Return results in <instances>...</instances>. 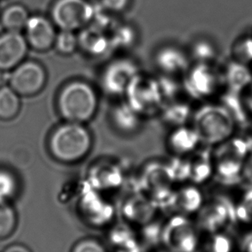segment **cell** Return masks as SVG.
<instances>
[{
    "instance_id": "cell-1",
    "label": "cell",
    "mask_w": 252,
    "mask_h": 252,
    "mask_svg": "<svg viewBox=\"0 0 252 252\" xmlns=\"http://www.w3.org/2000/svg\"><path fill=\"white\" fill-rule=\"evenodd\" d=\"M191 125L200 135L202 145L216 147L236 134L238 124L220 102H205L194 110Z\"/></svg>"
},
{
    "instance_id": "cell-2",
    "label": "cell",
    "mask_w": 252,
    "mask_h": 252,
    "mask_svg": "<svg viewBox=\"0 0 252 252\" xmlns=\"http://www.w3.org/2000/svg\"><path fill=\"white\" fill-rule=\"evenodd\" d=\"M98 105L96 90L90 83L81 80L64 85L57 97L60 115L68 122H88L94 117Z\"/></svg>"
},
{
    "instance_id": "cell-3",
    "label": "cell",
    "mask_w": 252,
    "mask_h": 252,
    "mask_svg": "<svg viewBox=\"0 0 252 252\" xmlns=\"http://www.w3.org/2000/svg\"><path fill=\"white\" fill-rule=\"evenodd\" d=\"M93 139L88 128L81 123L60 125L49 139L50 154L57 161L73 163L81 161L91 150Z\"/></svg>"
},
{
    "instance_id": "cell-4",
    "label": "cell",
    "mask_w": 252,
    "mask_h": 252,
    "mask_svg": "<svg viewBox=\"0 0 252 252\" xmlns=\"http://www.w3.org/2000/svg\"><path fill=\"white\" fill-rule=\"evenodd\" d=\"M137 181L138 189L158 202L161 209L176 186L169 160L162 158H151L145 161Z\"/></svg>"
},
{
    "instance_id": "cell-5",
    "label": "cell",
    "mask_w": 252,
    "mask_h": 252,
    "mask_svg": "<svg viewBox=\"0 0 252 252\" xmlns=\"http://www.w3.org/2000/svg\"><path fill=\"white\" fill-rule=\"evenodd\" d=\"M126 100L144 119L159 115L165 103L158 76L139 72L125 94Z\"/></svg>"
},
{
    "instance_id": "cell-6",
    "label": "cell",
    "mask_w": 252,
    "mask_h": 252,
    "mask_svg": "<svg viewBox=\"0 0 252 252\" xmlns=\"http://www.w3.org/2000/svg\"><path fill=\"white\" fill-rule=\"evenodd\" d=\"M182 81L184 94L193 100L201 102L211 101L224 87L221 69L214 63H192Z\"/></svg>"
},
{
    "instance_id": "cell-7",
    "label": "cell",
    "mask_w": 252,
    "mask_h": 252,
    "mask_svg": "<svg viewBox=\"0 0 252 252\" xmlns=\"http://www.w3.org/2000/svg\"><path fill=\"white\" fill-rule=\"evenodd\" d=\"M202 234L193 218L168 214L162 226V246L173 252H198Z\"/></svg>"
},
{
    "instance_id": "cell-8",
    "label": "cell",
    "mask_w": 252,
    "mask_h": 252,
    "mask_svg": "<svg viewBox=\"0 0 252 252\" xmlns=\"http://www.w3.org/2000/svg\"><path fill=\"white\" fill-rule=\"evenodd\" d=\"M93 14L94 4L88 0H56L50 10L56 27L72 32L90 25Z\"/></svg>"
},
{
    "instance_id": "cell-9",
    "label": "cell",
    "mask_w": 252,
    "mask_h": 252,
    "mask_svg": "<svg viewBox=\"0 0 252 252\" xmlns=\"http://www.w3.org/2000/svg\"><path fill=\"white\" fill-rule=\"evenodd\" d=\"M193 220L201 234L227 230L232 224L231 200L222 196L207 199Z\"/></svg>"
},
{
    "instance_id": "cell-10",
    "label": "cell",
    "mask_w": 252,
    "mask_h": 252,
    "mask_svg": "<svg viewBox=\"0 0 252 252\" xmlns=\"http://www.w3.org/2000/svg\"><path fill=\"white\" fill-rule=\"evenodd\" d=\"M139 72L140 67L135 60L119 57L109 63L102 72V88L112 97L125 96L130 81Z\"/></svg>"
},
{
    "instance_id": "cell-11",
    "label": "cell",
    "mask_w": 252,
    "mask_h": 252,
    "mask_svg": "<svg viewBox=\"0 0 252 252\" xmlns=\"http://www.w3.org/2000/svg\"><path fill=\"white\" fill-rule=\"evenodd\" d=\"M47 81V73L41 63L24 61L11 70L9 86L20 96H34L42 91Z\"/></svg>"
},
{
    "instance_id": "cell-12",
    "label": "cell",
    "mask_w": 252,
    "mask_h": 252,
    "mask_svg": "<svg viewBox=\"0 0 252 252\" xmlns=\"http://www.w3.org/2000/svg\"><path fill=\"white\" fill-rule=\"evenodd\" d=\"M207 200L202 187L192 182L177 184L168 201L162 207V213L179 214L193 218Z\"/></svg>"
},
{
    "instance_id": "cell-13",
    "label": "cell",
    "mask_w": 252,
    "mask_h": 252,
    "mask_svg": "<svg viewBox=\"0 0 252 252\" xmlns=\"http://www.w3.org/2000/svg\"><path fill=\"white\" fill-rule=\"evenodd\" d=\"M122 212L126 223L135 229L163 215L160 205L140 190L126 199Z\"/></svg>"
},
{
    "instance_id": "cell-14",
    "label": "cell",
    "mask_w": 252,
    "mask_h": 252,
    "mask_svg": "<svg viewBox=\"0 0 252 252\" xmlns=\"http://www.w3.org/2000/svg\"><path fill=\"white\" fill-rule=\"evenodd\" d=\"M153 59L160 74L175 77H182L192 65L189 53L173 44H166L157 49Z\"/></svg>"
},
{
    "instance_id": "cell-15",
    "label": "cell",
    "mask_w": 252,
    "mask_h": 252,
    "mask_svg": "<svg viewBox=\"0 0 252 252\" xmlns=\"http://www.w3.org/2000/svg\"><path fill=\"white\" fill-rule=\"evenodd\" d=\"M165 146L171 157L189 158L202 146V142L196 129L189 124L170 129Z\"/></svg>"
},
{
    "instance_id": "cell-16",
    "label": "cell",
    "mask_w": 252,
    "mask_h": 252,
    "mask_svg": "<svg viewBox=\"0 0 252 252\" xmlns=\"http://www.w3.org/2000/svg\"><path fill=\"white\" fill-rule=\"evenodd\" d=\"M29 44L20 32L6 31L0 35V70L11 71L25 61Z\"/></svg>"
},
{
    "instance_id": "cell-17",
    "label": "cell",
    "mask_w": 252,
    "mask_h": 252,
    "mask_svg": "<svg viewBox=\"0 0 252 252\" xmlns=\"http://www.w3.org/2000/svg\"><path fill=\"white\" fill-rule=\"evenodd\" d=\"M25 38L29 46L37 51H47L54 47L56 25L52 20L42 15L30 16L25 28Z\"/></svg>"
},
{
    "instance_id": "cell-18",
    "label": "cell",
    "mask_w": 252,
    "mask_h": 252,
    "mask_svg": "<svg viewBox=\"0 0 252 252\" xmlns=\"http://www.w3.org/2000/svg\"><path fill=\"white\" fill-rule=\"evenodd\" d=\"M191 174L189 182L203 188L214 181V159L213 148L202 145L190 157Z\"/></svg>"
},
{
    "instance_id": "cell-19",
    "label": "cell",
    "mask_w": 252,
    "mask_h": 252,
    "mask_svg": "<svg viewBox=\"0 0 252 252\" xmlns=\"http://www.w3.org/2000/svg\"><path fill=\"white\" fill-rule=\"evenodd\" d=\"M144 119L126 100L118 103L111 112V120L116 130L126 136L137 134L142 129Z\"/></svg>"
},
{
    "instance_id": "cell-20",
    "label": "cell",
    "mask_w": 252,
    "mask_h": 252,
    "mask_svg": "<svg viewBox=\"0 0 252 252\" xmlns=\"http://www.w3.org/2000/svg\"><path fill=\"white\" fill-rule=\"evenodd\" d=\"M78 43L79 48L87 55L94 57L104 56L112 50L108 33L93 25L81 29L78 35Z\"/></svg>"
},
{
    "instance_id": "cell-21",
    "label": "cell",
    "mask_w": 252,
    "mask_h": 252,
    "mask_svg": "<svg viewBox=\"0 0 252 252\" xmlns=\"http://www.w3.org/2000/svg\"><path fill=\"white\" fill-rule=\"evenodd\" d=\"M214 180L224 187H235L241 184L244 161L228 156H214Z\"/></svg>"
},
{
    "instance_id": "cell-22",
    "label": "cell",
    "mask_w": 252,
    "mask_h": 252,
    "mask_svg": "<svg viewBox=\"0 0 252 252\" xmlns=\"http://www.w3.org/2000/svg\"><path fill=\"white\" fill-rule=\"evenodd\" d=\"M223 83L225 89L242 93L252 84V69L251 67L232 59L221 69Z\"/></svg>"
},
{
    "instance_id": "cell-23",
    "label": "cell",
    "mask_w": 252,
    "mask_h": 252,
    "mask_svg": "<svg viewBox=\"0 0 252 252\" xmlns=\"http://www.w3.org/2000/svg\"><path fill=\"white\" fill-rule=\"evenodd\" d=\"M194 110L182 98L165 103L158 117L170 129L191 124Z\"/></svg>"
},
{
    "instance_id": "cell-24",
    "label": "cell",
    "mask_w": 252,
    "mask_h": 252,
    "mask_svg": "<svg viewBox=\"0 0 252 252\" xmlns=\"http://www.w3.org/2000/svg\"><path fill=\"white\" fill-rule=\"evenodd\" d=\"M232 224L245 230L252 229V187L245 186L231 200Z\"/></svg>"
},
{
    "instance_id": "cell-25",
    "label": "cell",
    "mask_w": 252,
    "mask_h": 252,
    "mask_svg": "<svg viewBox=\"0 0 252 252\" xmlns=\"http://www.w3.org/2000/svg\"><path fill=\"white\" fill-rule=\"evenodd\" d=\"M200 252H238V239L227 230L202 234Z\"/></svg>"
},
{
    "instance_id": "cell-26",
    "label": "cell",
    "mask_w": 252,
    "mask_h": 252,
    "mask_svg": "<svg viewBox=\"0 0 252 252\" xmlns=\"http://www.w3.org/2000/svg\"><path fill=\"white\" fill-rule=\"evenodd\" d=\"M163 215L136 229L138 244L147 252H151L162 246Z\"/></svg>"
},
{
    "instance_id": "cell-27",
    "label": "cell",
    "mask_w": 252,
    "mask_h": 252,
    "mask_svg": "<svg viewBox=\"0 0 252 252\" xmlns=\"http://www.w3.org/2000/svg\"><path fill=\"white\" fill-rule=\"evenodd\" d=\"M252 152V137L237 136L236 134L231 138L224 142L223 144L213 148L214 157L228 156L231 158H237L241 161H245Z\"/></svg>"
},
{
    "instance_id": "cell-28",
    "label": "cell",
    "mask_w": 252,
    "mask_h": 252,
    "mask_svg": "<svg viewBox=\"0 0 252 252\" xmlns=\"http://www.w3.org/2000/svg\"><path fill=\"white\" fill-rule=\"evenodd\" d=\"M112 50H128L137 42V29L129 24H117L109 32Z\"/></svg>"
},
{
    "instance_id": "cell-29",
    "label": "cell",
    "mask_w": 252,
    "mask_h": 252,
    "mask_svg": "<svg viewBox=\"0 0 252 252\" xmlns=\"http://www.w3.org/2000/svg\"><path fill=\"white\" fill-rule=\"evenodd\" d=\"M30 14L22 4H14L5 8L0 16V22L6 31L18 32L25 30Z\"/></svg>"
},
{
    "instance_id": "cell-30",
    "label": "cell",
    "mask_w": 252,
    "mask_h": 252,
    "mask_svg": "<svg viewBox=\"0 0 252 252\" xmlns=\"http://www.w3.org/2000/svg\"><path fill=\"white\" fill-rule=\"evenodd\" d=\"M21 108L20 95L10 86L0 88V119L11 120L15 119Z\"/></svg>"
},
{
    "instance_id": "cell-31",
    "label": "cell",
    "mask_w": 252,
    "mask_h": 252,
    "mask_svg": "<svg viewBox=\"0 0 252 252\" xmlns=\"http://www.w3.org/2000/svg\"><path fill=\"white\" fill-rule=\"evenodd\" d=\"M189 54L193 63H214L218 49L211 40L199 38L192 43Z\"/></svg>"
},
{
    "instance_id": "cell-32",
    "label": "cell",
    "mask_w": 252,
    "mask_h": 252,
    "mask_svg": "<svg viewBox=\"0 0 252 252\" xmlns=\"http://www.w3.org/2000/svg\"><path fill=\"white\" fill-rule=\"evenodd\" d=\"M18 217L9 203H0V240L9 238L16 230Z\"/></svg>"
},
{
    "instance_id": "cell-33",
    "label": "cell",
    "mask_w": 252,
    "mask_h": 252,
    "mask_svg": "<svg viewBox=\"0 0 252 252\" xmlns=\"http://www.w3.org/2000/svg\"><path fill=\"white\" fill-rule=\"evenodd\" d=\"M55 49L61 55L68 56L76 51L79 48L78 35L74 32L61 30L59 33L56 34V41L54 44Z\"/></svg>"
},
{
    "instance_id": "cell-34",
    "label": "cell",
    "mask_w": 252,
    "mask_h": 252,
    "mask_svg": "<svg viewBox=\"0 0 252 252\" xmlns=\"http://www.w3.org/2000/svg\"><path fill=\"white\" fill-rule=\"evenodd\" d=\"M18 189V182L14 175L7 170L0 169V203H9Z\"/></svg>"
},
{
    "instance_id": "cell-35",
    "label": "cell",
    "mask_w": 252,
    "mask_h": 252,
    "mask_svg": "<svg viewBox=\"0 0 252 252\" xmlns=\"http://www.w3.org/2000/svg\"><path fill=\"white\" fill-rule=\"evenodd\" d=\"M232 59L249 66L252 64V35L238 39L232 48Z\"/></svg>"
},
{
    "instance_id": "cell-36",
    "label": "cell",
    "mask_w": 252,
    "mask_h": 252,
    "mask_svg": "<svg viewBox=\"0 0 252 252\" xmlns=\"http://www.w3.org/2000/svg\"><path fill=\"white\" fill-rule=\"evenodd\" d=\"M168 160L171 165L176 185L185 183V182H189L190 174H191L190 157L189 158L171 157Z\"/></svg>"
},
{
    "instance_id": "cell-37",
    "label": "cell",
    "mask_w": 252,
    "mask_h": 252,
    "mask_svg": "<svg viewBox=\"0 0 252 252\" xmlns=\"http://www.w3.org/2000/svg\"><path fill=\"white\" fill-rule=\"evenodd\" d=\"M72 252H106V250L97 240L83 239L74 245Z\"/></svg>"
},
{
    "instance_id": "cell-38",
    "label": "cell",
    "mask_w": 252,
    "mask_h": 252,
    "mask_svg": "<svg viewBox=\"0 0 252 252\" xmlns=\"http://www.w3.org/2000/svg\"><path fill=\"white\" fill-rule=\"evenodd\" d=\"M131 0H100V4L113 14L121 13L130 7Z\"/></svg>"
},
{
    "instance_id": "cell-39",
    "label": "cell",
    "mask_w": 252,
    "mask_h": 252,
    "mask_svg": "<svg viewBox=\"0 0 252 252\" xmlns=\"http://www.w3.org/2000/svg\"><path fill=\"white\" fill-rule=\"evenodd\" d=\"M242 183L245 186L252 187V152L243 163Z\"/></svg>"
},
{
    "instance_id": "cell-40",
    "label": "cell",
    "mask_w": 252,
    "mask_h": 252,
    "mask_svg": "<svg viewBox=\"0 0 252 252\" xmlns=\"http://www.w3.org/2000/svg\"><path fill=\"white\" fill-rule=\"evenodd\" d=\"M238 252H252V229L245 230V234L238 239Z\"/></svg>"
},
{
    "instance_id": "cell-41",
    "label": "cell",
    "mask_w": 252,
    "mask_h": 252,
    "mask_svg": "<svg viewBox=\"0 0 252 252\" xmlns=\"http://www.w3.org/2000/svg\"><path fill=\"white\" fill-rule=\"evenodd\" d=\"M242 99L249 117L252 118V84L242 92Z\"/></svg>"
},
{
    "instance_id": "cell-42",
    "label": "cell",
    "mask_w": 252,
    "mask_h": 252,
    "mask_svg": "<svg viewBox=\"0 0 252 252\" xmlns=\"http://www.w3.org/2000/svg\"><path fill=\"white\" fill-rule=\"evenodd\" d=\"M4 252H32L30 249L24 245H11L8 246L7 248H5Z\"/></svg>"
},
{
    "instance_id": "cell-43",
    "label": "cell",
    "mask_w": 252,
    "mask_h": 252,
    "mask_svg": "<svg viewBox=\"0 0 252 252\" xmlns=\"http://www.w3.org/2000/svg\"><path fill=\"white\" fill-rule=\"evenodd\" d=\"M173 252L171 251H169L168 249L165 248L163 246H161L160 248L157 249V250H155L153 252Z\"/></svg>"
},
{
    "instance_id": "cell-44",
    "label": "cell",
    "mask_w": 252,
    "mask_h": 252,
    "mask_svg": "<svg viewBox=\"0 0 252 252\" xmlns=\"http://www.w3.org/2000/svg\"><path fill=\"white\" fill-rule=\"evenodd\" d=\"M251 137H252V134H251Z\"/></svg>"
},
{
    "instance_id": "cell-45",
    "label": "cell",
    "mask_w": 252,
    "mask_h": 252,
    "mask_svg": "<svg viewBox=\"0 0 252 252\" xmlns=\"http://www.w3.org/2000/svg\"></svg>"
}]
</instances>
